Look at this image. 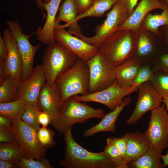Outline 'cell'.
I'll list each match as a JSON object with an SVG mask.
<instances>
[{
	"mask_svg": "<svg viewBox=\"0 0 168 168\" xmlns=\"http://www.w3.org/2000/svg\"><path fill=\"white\" fill-rule=\"evenodd\" d=\"M138 89L133 86L122 87L116 79L111 86L103 90L85 95H75L73 97L82 102H93L102 104L111 111L122 104L125 97Z\"/></svg>",
	"mask_w": 168,
	"mask_h": 168,
	"instance_id": "30bf717a",
	"label": "cell"
},
{
	"mask_svg": "<svg viewBox=\"0 0 168 168\" xmlns=\"http://www.w3.org/2000/svg\"><path fill=\"white\" fill-rule=\"evenodd\" d=\"M150 82L163 98L168 96V72L155 71Z\"/></svg>",
	"mask_w": 168,
	"mask_h": 168,
	"instance_id": "4dcf8cb0",
	"label": "cell"
},
{
	"mask_svg": "<svg viewBox=\"0 0 168 168\" xmlns=\"http://www.w3.org/2000/svg\"><path fill=\"white\" fill-rule=\"evenodd\" d=\"M86 63L89 70V93L107 88L116 79L114 68L100 51Z\"/></svg>",
	"mask_w": 168,
	"mask_h": 168,
	"instance_id": "9c48e42d",
	"label": "cell"
},
{
	"mask_svg": "<svg viewBox=\"0 0 168 168\" xmlns=\"http://www.w3.org/2000/svg\"><path fill=\"white\" fill-rule=\"evenodd\" d=\"M37 133L39 142L46 148L53 147L55 144L54 139L55 134L51 129L44 127H40Z\"/></svg>",
	"mask_w": 168,
	"mask_h": 168,
	"instance_id": "836d02e7",
	"label": "cell"
},
{
	"mask_svg": "<svg viewBox=\"0 0 168 168\" xmlns=\"http://www.w3.org/2000/svg\"><path fill=\"white\" fill-rule=\"evenodd\" d=\"M148 127L144 133L150 147L164 149L168 147V113L164 104L151 111Z\"/></svg>",
	"mask_w": 168,
	"mask_h": 168,
	"instance_id": "ba28073f",
	"label": "cell"
},
{
	"mask_svg": "<svg viewBox=\"0 0 168 168\" xmlns=\"http://www.w3.org/2000/svg\"><path fill=\"white\" fill-rule=\"evenodd\" d=\"M162 102L164 104L166 108L168 111V96L163 98Z\"/></svg>",
	"mask_w": 168,
	"mask_h": 168,
	"instance_id": "c3c4849f",
	"label": "cell"
},
{
	"mask_svg": "<svg viewBox=\"0 0 168 168\" xmlns=\"http://www.w3.org/2000/svg\"><path fill=\"white\" fill-rule=\"evenodd\" d=\"M19 167L11 161L0 160V168H17Z\"/></svg>",
	"mask_w": 168,
	"mask_h": 168,
	"instance_id": "7bdbcfd3",
	"label": "cell"
},
{
	"mask_svg": "<svg viewBox=\"0 0 168 168\" xmlns=\"http://www.w3.org/2000/svg\"><path fill=\"white\" fill-rule=\"evenodd\" d=\"M3 39L8 50V57L5 61V77L9 76L21 82L23 71L22 58L17 41L9 28L4 30Z\"/></svg>",
	"mask_w": 168,
	"mask_h": 168,
	"instance_id": "2e32d148",
	"label": "cell"
},
{
	"mask_svg": "<svg viewBox=\"0 0 168 168\" xmlns=\"http://www.w3.org/2000/svg\"><path fill=\"white\" fill-rule=\"evenodd\" d=\"M58 14L56 16L55 24H60L63 21L66 23L59 24V26L65 28L68 27V31L72 35L79 37L83 35L81 27L76 21L78 15L74 0H64L59 6Z\"/></svg>",
	"mask_w": 168,
	"mask_h": 168,
	"instance_id": "ffe728a7",
	"label": "cell"
},
{
	"mask_svg": "<svg viewBox=\"0 0 168 168\" xmlns=\"http://www.w3.org/2000/svg\"><path fill=\"white\" fill-rule=\"evenodd\" d=\"M106 15L103 23L96 28L94 36L88 37L83 35L78 37L91 45L98 47L108 36L118 30L130 15L120 1L114 5Z\"/></svg>",
	"mask_w": 168,
	"mask_h": 168,
	"instance_id": "52a82bcc",
	"label": "cell"
},
{
	"mask_svg": "<svg viewBox=\"0 0 168 168\" xmlns=\"http://www.w3.org/2000/svg\"><path fill=\"white\" fill-rule=\"evenodd\" d=\"M104 115L102 109L93 108L72 96L63 104L55 129L60 134H63L76 123L84 124L92 118L101 119Z\"/></svg>",
	"mask_w": 168,
	"mask_h": 168,
	"instance_id": "3957f363",
	"label": "cell"
},
{
	"mask_svg": "<svg viewBox=\"0 0 168 168\" xmlns=\"http://www.w3.org/2000/svg\"><path fill=\"white\" fill-rule=\"evenodd\" d=\"M62 0H50L47 3L43 2V7L46 12V21L42 27H40L35 34L38 39L45 45L56 42L54 29L56 15Z\"/></svg>",
	"mask_w": 168,
	"mask_h": 168,
	"instance_id": "ac0fdd59",
	"label": "cell"
},
{
	"mask_svg": "<svg viewBox=\"0 0 168 168\" xmlns=\"http://www.w3.org/2000/svg\"><path fill=\"white\" fill-rule=\"evenodd\" d=\"M126 142L125 155L120 168H128L130 162L143 155L150 147L145 133L140 132H129L124 135Z\"/></svg>",
	"mask_w": 168,
	"mask_h": 168,
	"instance_id": "e0dca14e",
	"label": "cell"
},
{
	"mask_svg": "<svg viewBox=\"0 0 168 168\" xmlns=\"http://www.w3.org/2000/svg\"><path fill=\"white\" fill-rule=\"evenodd\" d=\"M103 151L114 164L116 168H120L123 157L118 148L113 144H107Z\"/></svg>",
	"mask_w": 168,
	"mask_h": 168,
	"instance_id": "e575fe53",
	"label": "cell"
},
{
	"mask_svg": "<svg viewBox=\"0 0 168 168\" xmlns=\"http://www.w3.org/2000/svg\"><path fill=\"white\" fill-rule=\"evenodd\" d=\"M8 50L3 38L0 35V60L6 61L8 55Z\"/></svg>",
	"mask_w": 168,
	"mask_h": 168,
	"instance_id": "60d3db41",
	"label": "cell"
},
{
	"mask_svg": "<svg viewBox=\"0 0 168 168\" xmlns=\"http://www.w3.org/2000/svg\"><path fill=\"white\" fill-rule=\"evenodd\" d=\"M155 71L148 65H142L133 80L132 86L137 88L144 83L150 82L152 79Z\"/></svg>",
	"mask_w": 168,
	"mask_h": 168,
	"instance_id": "d6a6232c",
	"label": "cell"
},
{
	"mask_svg": "<svg viewBox=\"0 0 168 168\" xmlns=\"http://www.w3.org/2000/svg\"><path fill=\"white\" fill-rule=\"evenodd\" d=\"M164 8L168 9V0H159Z\"/></svg>",
	"mask_w": 168,
	"mask_h": 168,
	"instance_id": "681fc988",
	"label": "cell"
},
{
	"mask_svg": "<svg viewBox=\"0 0 168 168\" xmlns=\"http://www.w3.org/2000/svg\"><path fill=\"white\" fill-rule=\"evenodd\" d=\"M161 159L163 161L164 166L166 167L168 166V150L167 153L165 155H162Z\"/></svg>",
	"mask_w": 168,
	"mask_h": 168,
	"instance_id": "7dc6e473",
	"label": "cell"
},
{
	"mask_svg": "<svg viewBox=\"0 0 168 168\" xmlns=\"http://www.w3.org/2000/svg\"><path fill=\"white\" fill-rule=\"evenodd\" d=\"M120 0H93L91 7L86 12L78 15L76 21L89 17H101L105 13Z\"/></svg>",
	"mask_w": 168,
	"mask_h": 168,
	"instance_id": "4316f807",
	"label": "cell"
},
{
	"mask_svg": "<svg viewBox=\"0 0 168 168\" xmlns=\"http://www.w3.org/2000/svg\"><path fill=\"white\" fill-rule=\"evenodd\" d=\"M59 24L54 25V32L56 42L75 55L78 58L87 62L99 51L98 47L74 36L64 28L59 26Z\"/></svg>",
	"mask_w": 168,
	"mask_h": 168,
	"instance_id": "7c38bea8",
	"label": "cell"
},
{
	"mask_svg": "<svg viewBox=\"0 0 168 168\" xmlns=\"http://www.w3.org/2000/svg\"><path fill=\"white\" fill-rule=\"evenodd\" d=\"M44 2L47 3L49 2L50 0H35L38 9L41 11L42 13L43 17L44 19H45L46 18V14H45L44 12L43 7V1Z\"/></svg>",
	"mask_w": 168,
	"mask_h": 168,
	"instance_id": "bcb514c9",
	"label": "cell"
},
{
	"mask_svg": "<svg viewBox=\"0 0 168 168\" xmlns=\"http://www.w3.org/2000/svg\"><path fill=\"white\" fill-rule=\"evenodd\" d=\"M26 105L19 100L7 103L0 102V115L11 120L21 118Z\"/></svg>",
	"mask_w": 168,
	"mask_h": 168,
	"instance_id": "f1b7e54d",
	"label": "cell"
},
{
	"mask_svg": "<svg viewBox=\"0 0 168 168\" xmlns=\"http://www.w3.org/2000/svg\"><path fill=\"white\" fill-rule=\"evenodd\" d=\"M137 34L131 30L118 29L98 47L110 66L114 68L127 59L134 56Z\"/></svg>",
	"mask_w": 168,
	"mask_h": 168,
	"instance_id": "7a4b0ae2",
	"label": "cell"
},
{
	"mask_svg": "<svg viewBox=\"0 0 168 168\" xmlns=\"http://www.w3.org/2000/svg\"><path fill=\"white\" fill-rule=\"evenodd\" d=\"M40 110L38 104H30L26 105V109L21 119L37 131L40 128L38 118V113Z\"/></svg>",
	"mask_w": 168,
	"mask_h": 168,
	"instance_id": "f546056e",
	"label": "cell"
},
{
	"mask_svg": "<svg viewBox=\"0 0 168 168\" xmlns=\"http://www.w3.org/2000/svg\"><path fill=\"white\" fill-rule=\"evenodd\" d=\"M166 26L167 27V29L166 32V41L167 48L168 50V26ZM167 53H168V52Z\"/></svg>",
	"mask_w": 168,
	"mask_h": 168,
	"instance_id": "f907efd6",
	"label": "cell"
},
{
	"mask_svg": "<svg viewBox=\"0 0 168 168\" xmlns=\"http://www.w3.org/2000/svg\"><path fill=\"white\" fill-rule=\"evenodd\" d=\"M106 143L107 144H113L116 146L121 152L123 159L125 155L126 149V142L124 136L121 137H112L108 138L106 140Z\"/></svg>",
	"mask_w": 168,
	"mask_h": 168,
	"instance_id": "8d00e7d4",
	"label": "cell"
},
{
	"mask_svg": "<svg viewBox=\"0 0 168 168\" xmlns=\"http://www.w3.org/2000/svg\"><path fill=\"white\" fill-rule=\"evenodd\" d=\"M12 125L13 122L12 120L0 115V126L11 127Z\"/></svg>",
	"mask_w": 168,
	"mask_h": 168,
	"instance_id": "f6af8a7d",
	"label": "cell"
},
{
	"mask_svg": "<svg viewBox=\"0 0 168 168\" xmlns=\"http://www.w3.org/2000/svg\"><path fill=\"white\" fill-rule=\"evenodd\" d=\"M23 157H27L17 141L0 143V160L11 161L15 163Z\"/></svg>",
	"mask_w": 168,
	"mask_h": 168,
	"instance_id": "83f0119b",
	"label": "cell"
},
{
	"mask_svg": "<svg viewBox=\"0 0 168 168\" xmlns=\"http://www.w3.org/2000/svg\"><path fill=\"white\" fill-rule=\"evenodd\" d=\"M40 110L47 112L51 119V124L56 128L58 114L63 105L59 88L55 83L49 85L46 82L43 85L38 100Z\"/></svg>",
	"mask_w": 168,
	"mask_h": 168,
	"instance_id": "9a60e30c",
	"label": "cell"
},
{
	"mask_svg": "<svg viewBox=\"0 0 168 168\" xmlns=\"http://www.w3.org/2000/svg\"><path fill=\"white\" fill-rule=\"evenodd\" d=\"M46 82L45 74L41 64L34 68L30 77L20 82L17 100L25 105L38 104L41 88Z\"/></svg>",
	"mask_w": 168,
	"mask_h": 168,
	"instance_id": "5bb4252c",
	"label": "cell"
},
{
	"mask_svg": "<svg viewBox=\"0 0 168 168\" xmlns=\"http://www.w3.org/2000/svg\"><path fill=\"white\" fill-rule=\"evenodd\" d=\"M11 128L19 143L28 158L36 160L44 158L47 148L39 142L37 131L24 123L20 118L12 120Z\"/></svg>",
	"mask_w": 168,
	"mask_h": 168,
	"instance_id": "8992f818",
	"label": "cell"
},
{
	"mask_svg": "<svg viewBox=\"0 0 168 168\" xmlns=\"http://www.w3.org/2000/svg\"><path fill=\"white\" fill-rule=\"evenodd\" d=\"M155 71L168 72V53L162 54L156 61L154 67Z\"/></svg>",
	"mask_w": 168,
	"mask_h": 168,
	"instance_id": "74e56055",
	"label": "cell"
},
{
	"mask_svg": "<svg viewBox=\"0 0 168 168\" xmlns=\"http://www.w3.org/2000/svg\"><path fill=\"white\" fill-rule=\"evenodd\" d=\"M162 10L160 14L149 13L147 14L142 21L138 30H145L159 34L160 27L168 26V9L164 8Z\"/></svg>",
	"mask_w": 168,
	"mask_h": 168,
	"instance_id": "d4e9b609",
	"label": "cell"
},
{
	"mask_svg": "<svg viewBox=\"0 0 168 168\" xmlns=\"http://www.w3.org/2000/svg\"><path fill=\"white\" fill-rule=\"evenodd\" d=\"M16 141L11 127L0 126V142L9 143Z\"/></svg>",
	"mask_w": 168,
	"mask_h": 168,
	"instance_id": "d590c367",
	"label": "cell"
},
{
	"mask_svg": "<svg viewBox=\"0 0 168 168\" xmlns=\"http://www.w3.org/2000/svg\"><path fill=\"white\" fill-rule=\"evenodd\" d=\"M64 155L60 164L66 168H116L104 152H93L85 149L75 140L72 128L63 134Z\"/></svg>",
	"mask_w": 168,
	"mask_h": 168,
	"instance_id": "6da1fadb",
	"label": "cell"
},
{
	"mask_svg": "<svg viewBox=\"0 0 168 168\" xmlns=\"http://www.w3.org/2000/svg\"><path fill=\"white\" fill-rule=\"evenodd\" d=\"M77 59L75 55L56 42L48 45L41 64L46 83L49 85L54 83L57 77L72 67Z\"/></svg>",
	"mask_w": 168,
	"mask_h": 168,
	"instance_id": "5b68a950",
	"label": "cell"
},
{
	"mask_svg": "<svg viewBox=\"0 0 168 168\" xmlns=\"http://www.w3.org/2000/svg\"><path fill=\"white\" fill-rule=\"evenodd\" d=\"M149 34V31L142 30L138 32L134 57L142 62L148 59L154 50V43Z\"/></svg>",
	"mask_w": 168,
	"mask_h": 168,
	"instance_id": "cb8c5ba5",
	"label": "cell"
},
{
	"mask_svg": "<svg viewBox=\"0 0 168 168\" xmlns=\"http://www.w3.org/2000/svg\"><path fill=\"white\" fill-rule=\"evenodd\" d=\"M21 82L10 76H6L0 85V102H9L17 100Z\"/></svg>",
	"mask_w": 168,
	"mask_h": 168,
	"instance_id": "484cf974",
	"label": "cell"
},
{
	"mask_svg": "<svg viewBox=\"0 0 168 168\" xmlns=\"http://www.w3.org/2000/svg\"><path fill=\"white\" fill-rule=\"evenodd\" d=\"M55 83L60 90L63 104L72 96L89 94V74L86 63L78 58L72 67L57 77Z\"/></svg>",
	"mask_w": 168,
	"mask_h": 168,
	"instance_id": "277c9868",
	"label": "cell"
},
{
	"mask_svg": "<svg viewBox=\"0 0 168 168\" xmlns=\"http://www.w3.org/2000/svg\"><path fill=\"white\" fill-rule=\"evenodd\" d=\"M38 120L42 127H47L51 124V119L49 115L47 112L41 110L39 111L38 114Z\"/></svg>",
	"mask_w": 168,
	"mask_h": 168,
	"instance_id": "ab89813d",
	"label": "cell"
},
{
	"mask_svg": "<svg viewBox=\"0 0 168 168\" xmlns=\"http://www.w3.org/2000/svg\"><path fill=\"white\" fill-rule=\"evenodd\" d=\"M15 163L21 168H53L49 161L44 158L41 160H36L23 157Z\"/></svg>",
	"mask_w": 168,
	"mask_h": 168,
	"instance_id": "1f68e13d",
	"label": "cell"
},
{
	"mask_svg": "<svg viewBox=\"0 0 168 168\" xmlns=\"http://www.w3.org/2000/svg\"><path fill=\"white\" fill-rule=\"evenodd\" d=\"M164 8L159 0H141L131 15L118 29L131 30L138 33L140 24L147 14L153 10H162Z\"/></svg>",
	"mask_w": 168,
	"mask_h": 168,
	"instance_id": "d6986e66",
	"label": "cell"
},
{
	"mask_svg": "<svg viewBox=\"0 0 168 168\" xmlns=\"http://www.w3.org/2000/svg\"><path fill=\"white\" fill-rule=\"evenodd\" d=\"M120 1L131 15L135 8L138 0H120Z\"/></svg>",
	"mask_w": 168,
	"mask_h": 168,
	"instance_id": "b9f144b4",
	"label": "cell"
},
{
	"mask_svg": "<svg viewBox=\"0 0 168 168\" xmlns=\"http://www.w3.org/2000/svg\"><path fill=\"white\" fill-rule=\"evenodd\" d=\"M138 89L135 108L126 123L128 125L136 124L146 113L160 107L162 105V97L150 82L140 85Z\"/></svg>",
	"mask_w": 168,
	"mask_h": 168,
	"instance_id": "4fadbf2b",
	"label": "cell"
},
{
	"mask_svg": "<svg viewBox=\"0 0 168 168\" xmlns=\"http://www.w3.org/2000/svg\"><path fill=\"white\" fill-rule=\"evenodd\" d=\"M131 101L130 96L124 99L122 104L114 110L105 114L101 121L98 124L86 130L83 133L85 138L90 137L100 132H105L114 133L115 123L117 118L124 108L129 105Z\"/></svg>",
	"mask_w": 168,
	"mask_h": 168,
	"instance_id": "44dd1931",
	"label": "cell"
},
{
	"mask_svg": "<svg viewBox=\"0 0 168 168\" xmlns=\"http://www.w3.org/2000/svg\"><path fill=\"white\" fill-rule=\"evenodd\" d=\"M5 61L0 60V85L4 82L5 71Z\"/></svg>",
	"mask_w": 168,
	"mask_h": 168,
	"instance_id": "ee69618b",
	"label": "cell"
},
{
	"mask_svg": "<svg viewBox=\"0 0 168 168\" xmlns=\"http://www.w3.org/2000/svg\"><path fill=\"white\" fill-rule=\"evenodd\" d=\"M78 15L84 13L92 5L93 0H74Z\"/></svg>",
	"mask_w": 168,
	"mask_h": 168,
	"instance_id": "f35d334b",
	"label": "cell"
},
{
	"mask_svg": "<svg viewBox=\"0 0 168 168\" xmlns=\"http://www.w3.org/2000/svg\"><path fill=\"white\" fill-rule=\"evenodd\" d=\"M142 62L134 56L129 58L114 68L119 85L122 87L131 86Z\"/></svg>",
	"mask_w": 168,
	"mask_h": 168,
	"instance_id": "7402d4cb",
	"label": "cell"
},
{
	"mask_svg": "<svg viewBox=\"0 0 168 168\" xmlns=\"http://www.w3.org/2000/svg\"><path fill=\"white\" fill-rule=\"evenodd\" d=\"M5 22L17 42L23 63L21 81H24L30 77L33 71L34 57L41 44L39 43L36 46H33L30 42V38L36 31L30 34L26 35L23 33L18 21L6 20Z\"/></svg>",
	"mask_w": 168,
	"mask_h": 168,
	"instance_id": "8fae6325",
	"label": "cell"
},
{
	"mask_svg": "<svg viewBox=\"0 0 168 168\" xmlns=\"http://www.w3.org/2000/svg\"><path fill=\"white\" fill-rule=\"evenodd\" d=\"M163 150L150 147L147 151L129 165L133 168H164L161 162Z\"/></svg>",
	"mask_w": 168,
	"mask_h": 168,
	"instance_id": "603a6c76",
	"label": "cell"
}]
</instances>
